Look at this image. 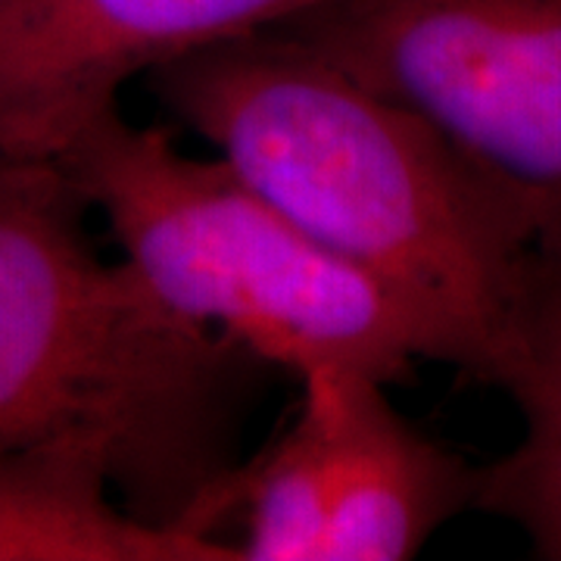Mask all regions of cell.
<instances>
[{
  "label": "cell",
  "instance_id": "6",
  "mask_svg": "<svg viewBox=\"0 0 561 561\" xmlns=\"http://www.w3.org/2000/svg\"><path fill=\"white\" fill-rule=\"evenodd\" d=\"M316 0H0V153L60 160L122 91Z\"/></svg>",
  "mask_w": 561,
  "mask_h": 561
},
{
  "label": "cell",
  "instance_id": "3",
  "mask_svg": "<svg viewBox=\"0 0 561 561\" xmlns=\"http://www.w3.org/2000/svg\"><path fill=\"white\" fill-rule=\"evenodd\" d=\"M150 294L179 319L300 381L356 368L387 383L443 346L415 309L334 256L228 162L113 110L60 160Z\"/></svg>",
  "mask_w": 561,
  "mask_h": 561
},
{
  "label": "cell",
  "instance_id": "7",
  "mask_svg": "<svg viewBox=\"0 0 561 561\" xmlns=\"http://www.w3.org/2000/svg\"><path fill=\"white\" fill-rule=\"evenodd\" d=\"M0 561H241L231 542L138 518L103 453L54 440L0 453Z\"/></svg>",
  "mask_w": 561,
  "mask_h": 561
},
{
  "label": "cell",
  "instance_id": "2",
  "mask_svg": "<svg viewBox=\"0 0 561 561\" xmlns=\"http://www.w3.org/2000/svg\"><path fill=\"white\" fill-rule=\"evenodd\" d=\"M88 213L60 162L0 153V453L94 443L138 518L191 530L260 362L103 260Z\"/></svg>",
  "mask_w": 561,
  "mask_h": 561
},
{
  "label": "cell",
  "instance_id": "8",
  "mask_svg": "<svg viewBox=\"0 0 561 561\" xmlns=\"http://www.w3.org/2000/svg\"><path fill=\"white\" fill-rule=\"evenodd\" d=\"M524 431L478 468L474 508L522 530L534 556L561 561V272H546L524 302L500 371Z\"/></svg>",
  "mask_w": 561,
  "mask_h": 561
},
{
  "label": "cell",
  "instance_id": "1",
  "mask_svg": "<svg viewBox=\"0 0 561 561\" xmlns=\"http://www.w3.org/2000/svg\"><path fill=\"white\" fill-rule=\"evenodd\" d=\"M147 84L306 234L415 309L443 365L500 381L542 265L424 122L272 28L181 57Z\"/></svg>",
  "mask_w": 561,
  "mask_h": 561
},
{
  "label": "cell",
  "instance_id": "4",
  "mask_svg": "<svg viewBox=\"0 0 561 561\" xmlns=\"http://www.w3.org/2000/svg\"><path fill=\"white\" fill-rule=\"evenodd\" d=\"M272 32L424 122L561 272V0H316Z\"/></svg>",
  "mask_w": 561,
  "mask_h": 561
},
{
  "label": "cell",
  "instance_id": "5",
  "mask_svg": "<svg viewBox=\"0 0 561 561\" xmlns=\"http://www.w3.org/2000/svg\"><path fill=\"white\" fill-rule=\"evenodd\" d=\"M356 368L300 378V402L256 456L238 459L191 530L241 561H409L465 508L478 465L424 434Z\"/></svg>",
  "mask_w": 561,
  "mask_h": 561
}]
</instances>
